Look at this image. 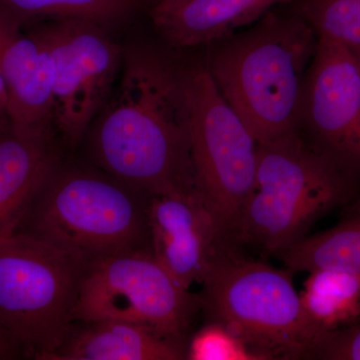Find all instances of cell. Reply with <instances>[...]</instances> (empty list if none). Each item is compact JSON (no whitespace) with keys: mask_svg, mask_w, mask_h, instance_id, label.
Segmentation results:
<instances>
[{"mask_svg":"<svg viewBox=\"0 0 360 360\" xmlns=\"http://www.w3.org/2000/svg\"><path fill=\"white\" fill-rule=\"evenodd\" d=\"M89 130L96 167L141 196L198 189L182 70L158 51L125 49L118 84Z\"/></svg>","mask_w":360,"mask_h":360,"instance_id":"6da1fadb","label":"cell"},{"mask_svg":"<svg viewBox=\"0 0 360 360\" xmlns=\"http://www.w3.org/2000/svg\"><path fill=\"white\" fill-rule=\"evenodd\" d=\"M316 33L295 11H269L248 30L210 45L206 68L258 142L297 130Z\"/></svg>","mask_w":360,"mask_h":360,"instance_id":"7a4b0ae2","label":"cell"},{"mask_svg":"<svg viewBox=\"0 0 360 360\" xmlns=\"http://www.w3.org/2000/svg\"><path fill=\"white\" fill-rule=\"evenodd\" d=\"M148 202L103 170L58 160L13 231L89 265L124 251L150 250Z\"/></svg>","mask_w":360,"mask_h":360,"instance_id":"3957f363","label":"cell"},{"mask_svg":"<svg viewBox=\"0 0 360 360\" xmlns=\"http://www.w3.org/2000/svg\"><path fill=\"white\" fill-rule=\"evenodd\" d=\"M348 175L315 150L297 130L258 142L255 187L241 212L239 239L281 253L345 200Z\"/></svg>","mask_w":360,"mask_h":360,"instance_id":"277c9868","label":"cell"},{"mask_svg":"<svg viewBox=\"0 0 360 360\" xmlns=\"http://www.w3.org/2000/svg\"><path fill=\"white\" fill-rule=\"evenodd\" d=\"M201 284L200 302L262 359L310 357L324 335L310 321L290 272L232 255L224 248Z\"/></svg>","mask_w":360,"mask_h":360,"instance_id":"5b68a950","label":"cell"},{"mask_svg":"<svg viewBox=\"0 0 360 360\" xmlns=\"http://www.w3.org/2000/svg\"><path fill=\"white\" fill-rule=\"evenodd\" d=\"M84 267L20 231L0 236V328L27 359L49 360L70 335Z\"/></svg>","mask_w":360,"mask_h":360,"instance_id":"8992f818","label":"cell"},{"mask_svg":"<svg viewBox=\"0 0 360 360\" xmlns=\"http://www.w3.org/2000/svg\"><path fill=\"white\" fill-rule=\"evenodd\" d=\"M182 79L196 187L231 236L255 191L258 141L205 65L182 70Z\"/></svg>","mask_w":360,"mask_h":360,"instance_id":"52a82bcc","label":"cell"},{"mask_svg":"<svg viewBox=\"0 0 360 360\" xmlns=\"http://www.w3.org/2000/svg\"><path fill=\"white\" fill-rule=\"evenodd\" d=\"M200 302L150 250L124 251L84 269L75 321L131 322L179 341Z\"/></svg>","mask_w":360,"mask_h":360,"instance_id":"ba28073f","label":"cell"},{"mask_svg":"<svg viewBox=\"0 0 360 360\" xmlns=\"http://www.w3.org/2000/svg\"><path fill=\"white\" fill-rule=\"evenodd\" d=\"M105 26L65 18L35 23L26 32L51 58L52 129L70 148L86 135L122 70L124 51Z\"/></svg>","mask_w":360,"mask_h":360,"instance_id":"9c48e42d","label":"cell"},{"mask_svg":"<svg viewBox=\"0 0 360 360\" xmlns=\"http://www.w3.org/2000/svg\"><path fill=\"white\" fill-rule=\"evenodd\" d=\"M297 131L343 172L360 174V66L352 49L319 39L303 84Z\"/></svg>","mask_w":360,"mask_h":360,"instance_id":"30bf717a","label":"cell"},{"mask_svg":"<svg viewBox=\"0 0 360 360\" xmlns=\"http://www.w3.org/2000/svg\"><path fill=\"white\" fill-rule=\"evenodd\" d=\"M150 250L184 288L202 281L226 236L198 189L148 198Z\"/></svg>","mask_w":360,"mask_h":360,"instance_id":"8fae6325","label":"cell"},{"mask_svg":"<svg viewBox=\"0 0 360 360\" xmlns=\"http://www.w3.org/2000/svg\"><path fill=\"white\" fill-rule=\"evenodd\" d=\"M0 9V75L14 134L53 139L52 65L39 40Z\"/></svg>","mask_w":360,"mask_h":360,"instance_id":"7c38bea8","label":"cell"},{"mask_svg":"<svg viewBox=\"0 0 360 360\" xmlns=\"http://www.w3.org/2000/svg\"><path fill=\"white\" fill-rule=\"evenodd\" d=\"M298 0H161L151 6L153 25L177 47L210 45L259 20L276 6Z\"/></svg>","mask_w":360,"mask_h":360,"instance_id":"4fadbf2b","label":"cell"},{"mask_svg":"<svg viewBox=\"0 0 360 360\" xmlns=\"http://www.w3.org/2000/svg\"><path fill=\"white\" fill-rule=\"evenodd\" d=\"M49 360H179L186 359L179 341L131 322L104 319L82 322Z\"/></svg>","mask_w":360,"mask_h":360,"instance_id":"5bb4252c","label":"cell"},{"mask_svg":"<svg viewBox=\"0 0 360 360\" xmlns=\"http://www.w3.org/2000/svg\"><path fill=\"white\" fill-rule=\"evenodd\" d=\"M58 160L53 139L26 136L13 130L0 136V236L15 229Z\"/></svg>","mask_w":360,"mask_h":360,"instance_id":"9a60e30c","label":"cell"},{"mask_svg":"<svg viewBox=\"0 0 360 360\" xmlns=\"http://www.w3.org/2000/svg\"><path fill=\"white\" fill-rule=\"evenodd\" d=\"M279 255L290 271L329 269L360 274V203L335 226L304 236Z\"/></svg>","mask_w":360,"mask_h":360,"instance_id":"2e32d148","label":"cell"},{"mask_svg":"<svg viewBox=\"0 0 360 360\" xmlns=\"http://www.w3.org/2000/svg\"><path fill=\"white\" fill-rule=\"evenodd\" d=\"M300 293L310 321L323 335L360 319V274L321 269L309 272Z\"/></svg>","mask_w":360,"mask_h":360,"instance_id":"e0dca14e","label":"cell"},{"mask_svg":"<svg viewBox=\"0 0 360 360\" xmlns=\"http://www.w3.org/2000/svg\"><path fill=\"white\" fill-rule=\"evenodd\" d=\"M137 0H0V9L21 28L52 20L78 18L112 25L129 18Z\"/></svg>","mask_w":360,"mask_h":360,"instance_id":"ac0fdd59","label":"cell"},{"mask_svg":"<svg viewBox=\"0 0 360 360\" xmlns=\"http://www.w3.org/2000/svg\"><path fill=\"white\" fill-rule=\"evenodd\" d=\"M292 9L319 39L360 51V0H298Z\"/></svg>","mask_w":360,"mask_h":360,"instance_id":"d6986e66","label":"cell"},{"mask_svg":"<svg viewBox=\"0 0 360 360\" xmlns=\"http://www.w3.org/2000/svg\"><path fill=\"white\" fill-rule=\"evenodd\" d=\"M186 357L191 360H264L238 336L215 321L193 335Z\"/></svg>","mask_w":360,"mask_h":360,"instance_id":"ffe728a7","label":"cell"},{"mask_svg":"<svg viewBox=\"0 0 360 360\" xmlns=\"http://www.w3.org/2000/svg\"><path fill=\"white\" fill-rule=\"evenodd\" d=\"M310 359L360 360V319L326 333L315 347Z\"/></svg>","mask_w":360,"mask_h":360,"instance_id":"44dd1931","label":"cell"},{"mask_svg":"<svg viewBox=\"0 0 360 360\" xmlns=\"http://www.w3.org/2000/svg\"><path fill=\"white\" fill-rule=\"evenodd\" d=\"M21 352L18 345L0 328V360L20 359Z\"/></svg>","mask_w":360,"mask_h":360,"instance_id":"7402d4cb","label":"cell"},{"mask_svg":"<svg viewBox=\"0 0 360 360\" xmlns=\"http://www.w3.org/2000/svg\"><path fill=\"white\" fill-rule=\"evenodd\" d=\"M0 108L6 110L7 113V108H8V94H7L6 82H4L1 75H0Z\"/></svg>","mask_w":360,"mask_h":360,"instance_id":"603a6c76","label":"cell"},{"mask_svg":"<svg viewBox=\"0 0 360 360\" xmlns=\"http://www.w3.org/2000/svg\"><path fill=\"white\" fill-rule=\"evenodd\" d=\"M11 122H9L8 115L6 111L0 108V136L11 131Z\"/></svg>","mask_w":360,"mask_h":360,"instance_id":"cb8c5ba5","label":"cell"},{"mask_svg":"<svg viewBox=\"0 0 360 360\" xmlns=\"http://www.w3.org/2000/svg\"><path fill=\"white\" fill-rule=\"evenodd\" d=\"M137 1H146L149 2L151 4V6H155V4H158V2L161 1V0H137Z\"/></svg>","mask_w":360,"mask_h":360,"instance_id":"d4e9b609","label":"cell"},{"mask_svg":"<svg viewBox=\"0 0 360 360\" xmlns=\"http://www.w3.org/2000/svg\"><path fill=\"white\" fill-rule=\"evenodd\" d=\"M354 51L355 56H356L357 61H359V66H360V51Z\"/></svg>","mask_w":360,"mask_h":360,"instance_id":"484cf974","label":"cell"}]
</instances>
